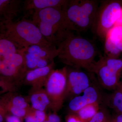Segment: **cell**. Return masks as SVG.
<instances>
[{
  "mask_svg": "<svg viewBox=\"0 0 122 122\" xmlns=\"http://www.w3.org/2000/svg\"><path fill=\"white\" fill-rule=\"evenodd\" d=\"M58 57L69 67L83 69L93 73L97 53L93 43L90 40L71 33L58 46Z\"/></svg>",
  "mask_w": 122,
  "mask_h": 122,
  "instance_id": "6da1fadb",
  "label": "cell"
},
{
  "mask_svg": "<svg viewBox=\"0 0 122 122\" xmlns=\"http://www.w3.org/2000/svg\"><path fill=\"white\" fill-rule=\"evenodd\" d=\"M32 20L45 39L58 48L73 31L62 8H48L34 12Z\"/></svg>",
  "mask_w": 122,
  "mask_h": 122,
  "instance_id": "7a4b0ae2",
  "label": "cell"
},
{
  "mask_svg": "<svg viewBox=\"0 0 122 122\" xmlns=\"http://www.w3.org/2000/svg\"><path fill=\"white\" fill-rule=\"evenodd\" d=\"M0 34L22 49L34 45L54 46L45 39L32 20L24 19L10 22L0 28Z\"/></svg>",
  "mask_w": 122,
  "mask_h": 122,
  "instance_id": "3957f363",
  "label": "cell"
},
{
  "mask_svg": "<svg viewBox=\"0 0 122 122\" xmlns=\"http://www.w3.org/2000/svg\"><path fill=\"white\" fill-rule=\"evenodd\" d=\"M92 0H67L62 9L73 31L81 32L92 27L98 9Z\"/></svg>",
  "mask_w": 122,
  "mask_h": 122,
  "instance_id": "277c9868",
  "label": "cell"
},
{
  "mask_svg": "<svg viewBox=\"0 0 122 122\" xmlns=\"http://www.w3.org/2000/svg\"><path fill=\"white\" fill-rule=\"evenodd\" d=\"M25 49H22L17 52L0 49V75L17 87L23 82L27 72Z\"/></svg>",
  "mask_w": 122,
  "mask_h": 122,
  "instance_id": "5b68a950",
  "label": "cell"
},
{
  "mask_svg": "<svg viewBox=\"0 0 122 122\" xmlns=\"http://www.w3.org/2000/svg\"><path fill=\"white\" fill-rule=\"evenodd\" d=\"M122 72V59L100 57L96 61L93 73L96 74L101 86L106 89L114 91L120 81Z\"/></svg>",
  "mask_w": 122,
  "mask_h": 122,
  "instance_id": "8992f818",
  "label": "cell"
},
{
  "mask_svg": "<svg viewBox=\"0 0 122 122\" xmlns=\"http://www.w3.org/2000/svg\"><path fill=\"white\" fill-rule=\"evenodd\" d=\"M67 83V66L53 69L51 72L44 87L51 103V110L57 113L65 100Z\"/></svg>",
  "mask_w": 122,
  "mask_h": 122,
  "instance_id": "52a82bcc",
  "label": "cell"
},
{
  "mask_svg": "<svg viewBox=\"0 0 122 122\" xmlns=\"http://www.w3.org/2000/svg\"><path fill=\"white\" fill-rule=\"evenodd\" d=\"M122 8L121 1H102L91 28L93 32L100 37L105 38L108 31L114 26Z\"/></svg>",
  "mask_w": 122,
  "mask_h": 122,
  "instance_id": "ba28073f",
  "label": "cell"
},
{
  "mask_svg": "<svg viewBox=\"0 0 122 122\" xmlns=\"http://www.w3.org/2000/svg\"><path fill=\"white\" fill-rule=\"evenodd\" d=\"M92 85L90 77L87 73L81 69L67 66L65 99L69 98L70 100L80 95Z\"/></svg>",
  "mask_w": 122,
  "mask_h": 122,
  "instance_id": "9c48e42d",
  "label": "cell"
},
{
  "mask_svg": "<svg viewBox=\"0 0 122 122\" xmlns=\"http://www.w3.org/2000/svg\"><path fill=\"white\" fill-rule=\"evenodd\" d=\"M81 95L70 100L68 106L70 113H74L86 105L101 102L102 97L97 86L92 85L83 91Z\"/></svg>",
  "mask_w": 122,
  "mask_h": 122,
  "instance_id": "30bf717a",
  "label": "cell"
},
{
  "mask_svg": "<svg viewBox=\"0 0 122 122\" xmlns=\"http://www.w3.org/2000/svg\"><path fill=\"white\" fill-rule=\"evenodd\" d=\"M54 62L44 68H36L26 72L23 82L31 86V89H39L44 87L51 72L54 69Z\"/></svg>",
  "mask_w": 122,
  "mask_h": 122,
  "instance_id": "8fae6325",
  "label": "cell"
},
{
  "mask_svg": "<svg viewBox=\"0 0 122 122\" xmlns=\"http://www.w3.org/2000/svg\"><path fill=\"white\" fill-rule=\"evenodd\" d=\"M22 2L20 0H0V28L13 21Z\"/></svg>",
  "mask_w": 122,
  "mask_h": 122,
  "instance_id": "7c38bea8",
  "label": "cell"
},
{
  "mask_svg": "<svg viewBox=\"0 0 122 122\" xmlns=\"http://www.w3.org/2000/svg\"><path fill=\"white\" fill-rule=\"evenodd\" d=\"M27 97L33 109L44 112L51 110L50 99L44 88L30 89Z\"/></svg>",
  "mask_w": 122,
  "mask_h": 122,
  "instance_id": "4fadbf2b",
  "label": "cell"
},
{
  "mask_svg": "<svg viewBox=\"0 0 122 122\" xmlns=\"http://www.w3.org/2000/svg\"><path fill=\"white\" fill-rule=\"evenodd\" d=\"M25 51L39 59H44L51 61H54L57 57L59 51L54 46H44L34 45L25 49Z\"/></svg>",
  "mask_w": 122,
  "mask_h": 122,
  "instance_id": "5bb4252c",
  "label": "cell"
},
{
  "mask_svg": "<svg viewBox=\"0 0 122 122\" xmlns=\"http://www.w3.org/2000/svg\"><path fill=\"white\" fill-rule=\"evenodd\" d=\"M67 0H26L22 2L25 11H39L48 8H62Z\"/></svg>",
  "mask_w": 122,
  "mask_h": 122,
  "instance_id": "9a60e30c",
  "label": "cell"
},
{
  "mask_svg": "<svg viewBox=\"0 0 122 122\" xmlns=\"http://www.w3.org/2000/svg\"><path fill=\"white\" fill-rule=\"evenodd\" d=\"M106 106L112 109L115 113L122 114V93L116 89L111 93L102 97Z\"/></svg>",
  "mask_w": 122,
  "mask_h": 122,
  "instance_id": "2e32d148",
  "label": "cell"
},
{
  "mask_svg": "<svg viewBox=\"0 0 122 122\" xmlns=\"http://www.w3.org/2000/svg\"><path fill=\"white\" fill-rule=\"evenodd\" d=\"M0 99L4 102L19 108L28 110L31 107L27 97H23L15 92L5 93Z\"/></svg>",
  "mask_w": 122,
  "mask_h": 122,
  "instance_id": "e0dca14e",
  "label": "cell"
},
{
  "mask_svg": "<svg viewBox=\"0 0 122 122\" xmlns=\"http://www.w3.org/2000/svg\"><path fill=\"white\" fill-rule=\"evenodd\" d=\"M100 102L89 104L74 113L83 122H89L100 109Z\"/></svg>",
  "mask_w": 122,
  "mask_h": 122,
  "instance_id": "ac0fdd59",
  "label": "cell"
},
{
  "mask_svg": "<svg viewBox=\"0 0 122 122\" xmlns=\"http://www.w3.org/2000/svg\"><path fill=\"white\" fill-rule=\"evenodd\" d=\"M46 112L41 111L30 107L24 118L25 122H43L47 119Z\"/></svg>",
  "mask_w": 122,
  "mask_h": 122,
  "instance_id": "d6986e66",
  "label": "cell"
},
{
  "mask_svg": "<svg viewBox=\"0 0 122 122\" xmlns=\"http://www.w3.org/2000/svg\"><path fill=\"white\" fill-rule=\"evenodd\" d=\"M105 56L110 58H118L121 53L115 44L107 36L105 37Z\"/></svg>",
  "mask_w": 122,
  "mask_h": 122,
  "instance_id": "ffe728a7",
  "label": "cell"
},
{
  "mask_svg": "<svg viewBox=\"0 0 122 122\" xmlns=\"http://www.w3.org/2000/svg\"><path fill=\"white\" fill-rule=\"evenodd\" d=\"M106 36L114 44L119 41L122 39V26H114L108 31Z\"/></svg>",
  "mask_w": 122,
  "mask_h": 122,
  "instance_id": "44dd1931",
  "label": "cell"
},
{
  "mask_svg": "<svg viewBox=\"0 0 122 122\" xmlns=\"http://www.w3.org/2000/svg\"><path fill=\"white\" fill-rule=\"evenodd\" d=\"M111 116L106 108H101L89 122H108Z\"/></svg>",
  "mask_w": 122,
  "mask_h": 122,
  "instance_id": "7402d4cb",
  "label": "cell"
},
{
  "mask_svg": "<svg viewBox=\"0 0 122 122\" xmlns=\"http://www.w3.org/2000/svg\"><path fill=\"white\" fill-rule=\"evenodd\" d=\"M17 88L15 85L0 75V89L3 93L15 92Z\"/></svg>",
  "mask_w": 122,
  "mask_h": 122,
  "instance_id": "603a6c76",
  "label": "cell"
},
{
  "mask_svg": "<svg viewBox=\"0 0 122 122\" xmlns=\"http://www.w3.org/2000/svg\"><path fill=\"white\" fill-rule=\"evenodd\" d=\"M50 122H61V118L56 112H53L47 115V119Z\"/></svg>",
  "mask_w": 122,
  "mask_h": 122,
  "instance_id": "cb8c5ba5",
  "label": "cell"
},
{
  "mask_svg": "<svg viewBox=\"0 0 122 122\" xmlns=\"http://www.w3.org/2000/svg\"><path fill=\"white\" fill-rule=\"evenodd\" d=\"M66 122H83L75 114L70 113L66 117Z\"/></svg>",
  "mask_w": 122,
  "mask_h": 122,
  "instance_id": "d4e9b609",
  "label": "cell"
},
{
  "mask_svg": "<svg viewBox=\"0 0 122 122\" xmlns=\"http://www.w3.org/2000/svg\"><path fill=\"white\" fill-rule=\"evenodd\" d=\"M21 119L17 117L8 114L5 119V122H21Z\"/></svg>",
  "mask_w": 122,
  "mask_h": 122,
  "instance_id": "484cf974",
  "label": "cell"
},
{
  "mask_svg": "<svg viewBox=\"0 0 122 122\" xmlns=\"http://www.w3.org/2000/svg\"><path fill=\"white\" fill-rule=\"evenodd\" d=\"M108 122H122V114L115 113L110 117Z\"/></svg>",
  "mask_w": 122,
  "mask_h": 122,
  "instance_id": "4316f807",
  "label": "cell"
},
{
  "mask_svg": "<svg viewBox=\"0 0 122 122\" xmlns=\"http://www.w3.org/2000/svg\"><path fill=\"white\" fill-rule=\"evenodd\" d=\"M8 114L5 107L0 110V122H4L5 121V117Z\"/></svg>",
  "mask_w": 122,
  "mask_h": 122,
  "instance_id": "83f0119b",
  "label": "cell"
},
{
  "mask_svg": "<svg viewBox=\"0 0 122 122\" xmlns=\"http://www.w3.org/2000/svg\"><path fill=\"white\" fill-rule=\"evenodd\" d=\"M114 26H122V8L121 9L117 18L116 21Z\"/></svg>",
  "mask_w": 122,
  "mask_h": 122,
  "instance_id": "f1b7e54d",
  "label": "cell"
},
{
  "mask_svg": "<svg viewBox=\"0 0 122 122\" xmlns=\"http://www.w3.org/2000/svg\"><path fill=\"white\" fill-rule=\"evenodd\" d=\"M115 45L117 46V48L121 51L122 52V39L118 42L115 43Z\"/></svg>",
  "mask_w": 122,
  "mask_h": 122,
  "instance_id": "f546056e",
  "label": "cell"
},
{
  "mask_svg": "<svg viewBox=\"0 0 122 122\" xmlns=\"http://www.w3.org/2000/svg\"><path fill=\"white\" fill-rule=\"evenodd\" d=\"M117 89L120 90L122 93V81H120L118 86Z\"/></svg>",
  "mask_w": 122,
  "mask_h": 122,
  "instance_id": "4dcf8cb0",
  "label": "cell"
},
{
  "mask_svg": "<svg viewBox=\"0 0 122 122\" xmlns=\"http://www.w3.org/2000/svg\"><path fill=\"white\" fill-rule=\"evenodd\" d=\"M4 107V105H3V103H2L1 100L0 99V110H1V109H2Z\"/></svg>",
  "mask_w": 122,
  "mask_h": 122,
  "instance_id": "1f68e13d",
  "label": "cell"
},
{
  "mask_svg": "<svg viewBox=\"0 0 122 122\" xmlns=\"http://www.w3.org/2000/svg\"><path fill=\"white\" fill-rule=\"evenodd\" d=\"M3 94V92H2V91H0V95L1 94Z\"/></svg>",
  "mask_w": 122,
  "mask_h": 122,
  "instance_id": "d6a6232c",
  "label": "cell"
},
{
  "mask_svg": "<svg viewBox=\"0 0 122 122\" xmlns=\"http://www.w3.org/2000/svg\"><path fill=\"white\" fill-rule=\"evenodd\" d=\"M50 122L49 121H48V120H46V121H44V122Z\"/></svg>",
  "mask_w": 122,
  "mask_h": 122,
  "instance_id": "836d02e7",
  "label": "cell"
}]
</instances>
